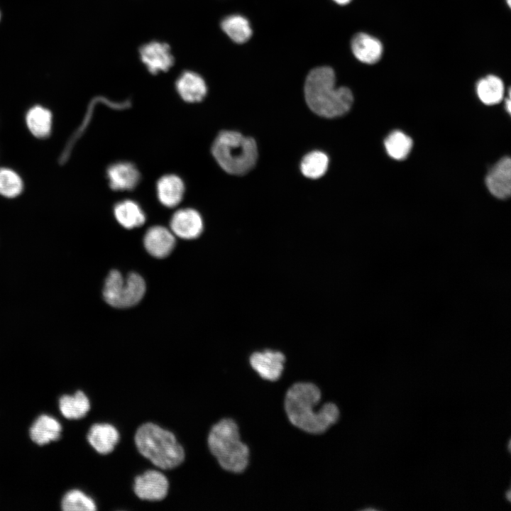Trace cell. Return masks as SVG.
Here are the masks:
<instances>
[{"instance_id": "6", "label": "cell", "mask_w": 511, "mask_h": 511, "mask_svg": "<svg viewBox=\"0 0 511 511\" xmlns=\"http://www.w3.org/2000/svg\"><path fill=\"white\" fill-rule=\"evenodd\" d=\"M146 290L143 278L136 273H130L126 278L117 270H112L106 278L103 297L110 306L128 308L136 305Z\"/></svg>"}, {"instance_id": "20", "label": "cell", "mask_w": 511, "mask_h": 511, "mask_svg": "<svg viewBox=\"0 0 511 511\" xmlns=\"http://www.w3.org/2000/svg\"><path fill=\"white\" fill-rule=\"evenodd\" d=\"M504 84L495 75H488L480 79L476 84V93L479 99L486 105L499 103L504 97Z\"/></svg>"}, {"instance_id": "13", "label": "cell", "mask_w": 511, "mask_h": 511, "mask_svg": "<svg viewBox=\"0 0 511 511\" xmlns=\"http://www.w3.org/2000/svg\"><path fill=\"white\" fill-rule=\"evenodd\" d=\"M351 47L355 57L368 65L379 62L384 50L383 45L378 38L363 32L353 35Z\"/></svg>"}, {"instance_id": "27", "label": "cell", "mask_w": 511, "mask_h": 511, "mask_svg": "<svg viewBox=\"0 0 511 511\" xmlns=\"http://www.w3.org/2000/svg\"><path fill=\"white\" fill-rule=\"evenodd\" d=\"M23 189V182L20 176L13 170L0 168V194L12 198L18 196Z\"/></svg>"}, {"instance_id": "12", "label": "cell", "mask_w": 511, "mask_h": 511, "mask_svg": "<svg viewBox=\"0 0 511 511\" xmlns=\"http://www.w3.org/2000/svg\"><path fill=\"white\" fill-rule=\"evenodd\" d=\"M173 233L162 226L149 228L143 237V244L147 252L157 258L168 256L175 246Z\"/></svg>"}, {"instance_id": "31", "label": "cell", "mask_w": 511, "mask_h": 511, "mask_svg": "<svg viewBox=\"0 0 511 511\" xmlns=\"http://www.w3.org/2000/svg\"><path fill=\"white\" fill-rule=\"evenodd\" d=\"M506 2H507V6L510 7V0H506Z\"/></svg>"}, {"instance_id": "29", "label": "cell", "mask_w": 511, "mask_h": 511, "mask_svg": "<svg viewBox=\"0 0 511 511\" xmlns=\"http://www.w3.org/2000/svg\"><path fill=\"white\" fill-rule=\"evenodd\" d=\"M334 1L340 5H346L351 1V0H334Z\"/></svg>"}, {"instance_id": "8", "label": "cell", "mask_w": 511, "mask_h": 511, "mask_svg": "<svg viewBox=\"0 0 511 511\" xmlns=\"http://www.w3.org/2000/svg\"><path fill=\"white\" fill-rule=\"evenodd\" d=\"M169 483L167 478L160 472L150 470L136 477L133 490L142 500H160L167 494Z\"/></svg>"}, {"instance_id": "24", "label": "cell", "mask_w": 511, "mask_h": 511, "mask_svg": "<svg viewBox=\"0 0 511 511\" xmlns=\"http://www.w3.org/2000/svg\"><path fill=\"white\" fill-rule=\"evenodd\" d=\"M385 148L388 154L395 160H403L407 157L412 147V141L400 131L391 132L385 138Z\"/></svg>"}, {"instance_id": "16", "label": "cell", "mask_w": 511, "mask_h": 511, "mask_svg": "<svg viewBox=\"0 0 511 511\" xmlns=\"http://www.w3.org/2000/svg\"><path fill=\"white\" fill-rule=\"evenodd\" d=\"M185 184L176 175L169 174L161 177L156 184V193L159 202L165 207L172 208L183 199Z\"/></svg>"}, {"instance_id": "5", "label": "cell", "mask_w": 511, "mask_h": 511, "mask_svg": "<svg viewBox=\"0 0 511 511\" xmlns=\"http://www.w3.org/2000/svg\"><path fill=\"white\" fill-rule=\"evenodd\" d=\"M211 153L223 170L236 175L251 170L258 158L255 141L233 131L219 133L213 142Z\"/></svg>"}, {"instance_id": "18", "label": "cell", "mask_w": 511, "mask_h": 511, "mask_svg": "<svg viewBox=\"0 0 511 511\" xmlns=\"http://www.w3.org/2000/svg\"><path fill=\"white\" fill-rule=\"evenodd\" d=\"M61 432V424L56 419L48 414H41L31 425L29 434L32 441L41 446L57 440Z\"/></svg>"}, {"instance_id": "30", "label": "cell", "mask_w": 511, "mask_h": 511, "mask_svg": "<svg viewBox=\"0 0 511 511\" xmlns=\"http://www.w3.org/2000/svg\"><path fill=\"white\" fill-rule=\"evenodd\" d=\"M507 500L510 501V490L507 492Z\"/></svg>"}, {"instance_id": "25", "label": "cell", "mask_w": 511, "mask_h": 511, "mask_svg": "<svg viewBox=\"0 0 511 511\" xmlns=\"http://www.w3.org/2000/svg\"><path fill=\"white\" fill-rule=\"evenodd\" d=\"M329 165L327 155L320 151H313L307 154L301 162L302 174L312 179L322 177L326 171Z\"/></svg>"}, {"instance_id": "23", "label": "cell", "mask_w": 511, "mask_h": 511, "mask_svg": "<svg viewBox=\"0 0 511 511\" xmlns=\"http://www.w3.org/2000/svg\"><path fill=\"white\" fill-rule=\"evenodd\" d=\"M224 32L234 42L243 43L249 40L252 30L248 21L240 15L225 17L221 23Z\"/></svg>"}, {"instance_id": "9", "label": "cell", "mask_w": 511, "mask_h": 511, "mask_svg": "<svg viewBox=\"0 0 511 511\" xmlns=\"http://www.w3.org/2000/svg\"><path fill=\"white\" fill-rule=\"evenodd\" d=\"M139 54L141 61L153 75L167 71L174 64L170 47L165 43L152 41L144 44L140 48Z\"/></svg>"}, {"instance_id": "19", "label": "cell", "mask_w": 511, "mask_h": 511, "mask_svg": "<svg viewBox=\"0 0 511 511\" xmlns=\"http://www.w3.org/2000/svg\"><path fill=\"white\" fill-rule=\"evenodd\" d=\"M114 214L123 227L131 229L142 226L145 221V214L141 206L135 201L125 199L114 207Z\"/></svg>"}, {"instance_id": "7", "label": "cell", "mask_w": 511, "mask_h": 511, "mask_svg": "<svg viewBox=\"0 0 511 511\" xmlns=\"http://www.w3.org/2000/svg\"><path fill=\"white\" fill-rule=\"evenodd\" d=\"M249 361L251 368L262 379L275 382L282 375L285 356L280 351L265 350L252 353Z\"/></svg>"}, {"instance_id": "33", "label": "cell", "mask_w": 511, "mask_h": 511, "mask_svg": "<svg viewBox=\"0 0 511 511\" xmlns=\"http://www.w3.org/2000/svg\"><path fill=\"white\" fill-rule=\"evenodd\" d=\"M0 18H1V13H0Z\"/></svg>"}, {"instance_id": "3", "label": "cell", "mask_w": 511, "mask_h": 511, "mask_svg": "<svg viewBox=\"0 0 511 511\" xmlns=\"http://www.w3.org/2000/svg\"><path fill=\"white\" fill-rule=\"evenodd\" d=\"M208 446L220 466L233 473H241L250 462V449L241 440L237 423L224 418L215 424L208 436Z\"/></svg>"}, {"instance_id": "10", "label": "cell", "mask_w": 511, "mask_h": 511, "mask_svg": "<svg viewBox=\"0 0 511 511\" xmlns=\"http://www.w3.org/2000/svg\"><path fill=\"white\" fill-rule=\"evenodd\" d=\"M170 226L174 235L183 239H194L202 233L204 224L202 216L197 210L184 208L172 214Z\"/></svg>"}, {"instance_id": "1", "label": "cell", "mask_w": 511, "mask_h": 511, "mask_svg": "<svg viewBox=\"0 0 511 511\" xmlns=\"http://www.w3.org/2000/svg\"><path fill=\"white\" fill-rule=\"evenodd\" d=\"M322 392L312 382H296L287 390L284 398V409L290 423L299 429L310 434H321L335 424L340 417L338 406L326 402L317 410Z\"/></svg>"}, {"instance_id": "4", "label": "cell", "mask_w": 511, "mask_h": 511, "mask_svg": "<svg viewBox=\"0 0 511 511\" xmlns=\"http://www.w3.org/2000/svg\"><path fill=\"white\" fill-rule=\"evenodd\" d=\"M135 443L144 457L162 469L175 468L185 459L184 449L175 435L151 422L138 427Z\"/></svg>"}, {"instance_id": "28", "label": "cell", "mask_w": 511, "mask_h": 511, "mask_svg": "<svg viewBox=\"0 0 511 511\" xmlns=\"http://www.w3.org/2000/svg\"><path fill=\"white\" fill-rule=\"evenodd\" d=\"M510 97L508 99H505V108H506L507 111H508V113H510V108H511V106H510L511 101H510Z\"/></svg>"}, {"instance_id": "17", "label": "cell", "mask_w": 511, "mask_h": 511, "mask_svg": "<svg viewBox=\"0 0 511 511\" xmlns=\"http://www.w3.org/2000/svg\"><path fill=\"white\" fill-rule=\"evenodd\" d=\"M119 439V432L109 424H94L87 434V440L90 445L101 454L111 452Z\"/></svg>"}, {"instance_id": "21", "label": "cell", "mask_w": 511, "mask_h": 511, "mask_svg": "<svg viewBox=\"0 0 511 511\" xmlns=\"http://www.w3.org/2000/svg\"><path fill=\"white\" fill-rule=\"evenodd\" d=\"M59 408L65 418L78 419L84 417L89 410L90 402L87 395L78 390L72 395H62L59 400Z\"/></svg>"}, {"instance_id": "2", "label": "cell", "mask_w": 511, "mask_h": 511, "mask_svg": "<svg viewBox=\"0 0 511 511\" xmlns=\"http://www.w3.org/2000/svg\"><path fill=\"white\" fill-rule=\"evenodd\" d=\"M334 70L327 66L312 70L305 80L304 97L308 106L317 114L326 118L342 116L349 111L353 97L346 87H336Z\"/></svg>"}, {"instance_id": "22", "label": "cell", "mask_w": 511, "mask_h": 511, "mask_svg": "<svg viewBox=\"0 0 511 511\" xmlns=\"http://www.w3.org/2000/svg\"><path fill=\"white\" fill-rule=\"evenodd\" d=\"M26 125L31 133L38 138H45L50 133L52 127L51 112L41 106H35L29 109L26 116Z\"/></svg>"}, {"instance_id": "11", "label": "cell", "mask_w": 511, "mask_h": 511, "mask_svg": "<svg viewBox=\"0 0 511 511\" xmlns=\"http://www.w3.org/2000/svg\"><path fill=\"white\" fill-rule=\"evenodd\" d=\"M490 192L498 199H507L511 192V160L504 157L494 165L485 177Z\"/></svg>"}, {"instance_id": "15", "label": "cell", "mask_w": 511, "mask_h": 511, "mask_svg": "<svg viewBox=\"0 0 511 511\" xmlns=\"http://www.w3.org/2000/svg\"><path fill=\"white\" fill-rule=\"evenodd\" d=\"M175 87L180 97L189 103L202 101L207 92L204 79L192 71L182 72L177 78Z\"/></svg>"}, {"instance_id": "32", "label": "cell", "mask_w": 511, "mask_h": 511, "mask_svg": "<svg viewBox=\"0 0 511 511\" xmlns=\"http://www.w3.org/2000/svg\"><path fill=\"white\" fill-rule=\"evenodd\" d=\"M508 450L510 451V441H509V444H508Z\"/></svg>"}, {"instance_id": "26", "label": "cell", "mask_w": 511, "mask_h": 511, "mask_svg": "<svg viewBox=\"0 0 511 511\" xmlns=\"http://www.w3.org/2000/svg\"><path fill=\"white\" fill-rule=\"evenodd\" d=\"M62 509L65 511H94V501L79 490H72L62 498Z\"/></svg>"}, {"instance_id": "14", "label": "cell", "mask_w": 511, "mask_h": 511, "mask_svg": "<svg viewBox=\"0 0 511 511\" xmlns=\"http://www.w3.org/2000/svg\"><path fill=\"white\" fill-rule=\"evenodd\" d=\"M106 172L110 187L116 191L131 190L141 179L138 170L129 162L115 163L108 167Z\"/></svg>"}]
</instances>
